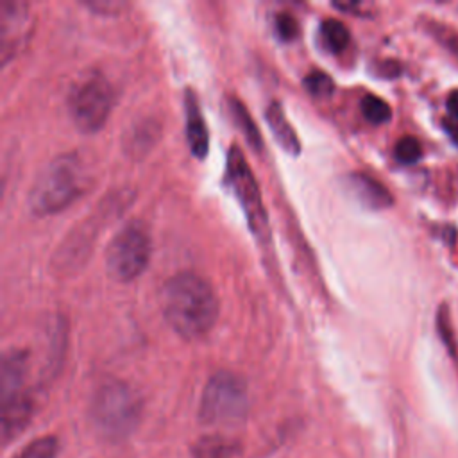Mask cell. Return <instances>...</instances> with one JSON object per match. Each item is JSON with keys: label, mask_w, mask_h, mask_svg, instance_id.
<instances>
[{"label": "cell", "mask_w": 458, "mask_h": 458, "mask_svg": "<svg viewBox=\"0 0 458 458\" xmlns=\"http://www.w3.org/2000/svg\"><path fill=\"white\" fill-rule=\"evenodd\" d=\"M159 301L165 320L182 338L206 335L218 315V301L211 284L193 272L172 276L163 284Z\"/></svg>", "instance_id": "cell-1"}, {"label": "cell", "mask_w": 458, "mask_h": 458, "mask_svg": "<svg viewBox=\"0 0 458 458\" xmlns=\"http://www.w3.org/2000/svg\"><path fill=\"white\" fill-rule=\"evenodd\" d=\"M86 166L75 154L54 157L36 177L29 206L34 215H54L68 208L86 188Z\"/></svg>", "instance_id": "cell-2"}, {"label": "cell", "mask_w": 458, "mask_h": 458, "mask_svg": "<svg viewBox=\"0 0 458 458\" xmlns=\"http://www.w3.org/2000/svg\"><path fill=\"white\" fill-rule=\"evenodd\" d=\"M141 417L140 395L123 381H104L91 399V419L97 429L113 440L129 437Z\"/></svg>", "instance_id": "cell-3"}, {"label": "cell", "mask_w": 458, "mask_h": 458, "mask_svg": "<svg viewBox=\"0 0 458 458\" xmlns=\"http://www.w3.org/2000/svg\"><path fill=\"white\" fill-rule=\"evenodd\" d=\"M247 406V386L242 377L222 370L213 374L206 383L199 417L206 424H233L245 417Z\"/></svg>", "instance_id": "cell-4"}, {"label": "cell", "mask_w": 458, "mask_h": 458, "mask_svg": "<svg viewBox=\"0 0 458 458\" xmlns=\"http://www.w3.org/2000/svg\"><path fill=\"white\" fill-rule=\"evenodd\" d=\"M150 258V236L143 222L125 224L111 238L106 249V268L114 281H131L138 277Z\"/></svg>", "instance_id": "cell-5"}, {"label": "cell", "mask_w": 458, "mask_h": 458, "mask_svg": "<svg viewBox=\"0 0 458 458\" xmlns=\"http://www.w3.org/2000/svg\"><path fill=\"white\" fill-rule=\"evenodd\" d=\"M113 89L98 72L82 75L68 93V111L75 127L82 132L98 131L109 116Z\"/></svg>", "instance_id": "cell-6"}, {"label": "cell", "mask_w": 458, "mask_h": 458, "mask_svg": "<svg viewBox=\"0 0 458 458\" xmlns=\"http://www.w3.org/2000/svg\"><path fill=\"white\" fill-rule=\"evenodd\" d=\"M225 177L229 186L233 188L236 199L240 200L247 222L252 229V233L256 234V238L259 240H268V218H267V211L261 200V193L258 188V182L254 179V174L249 166V163L245 161L243 154L240 152V148L234 145L231 147L229 154H227V170H225Z\"/></svg>", "instance_id": "cell-7"}, {"label": "cell", "mask_w": 458, "mask_h": 458, "mask_svg": "<svg viewBox=\"0 0 458 458\" xmlns=\"http://www.w3.org/2000/svg\"><path fill=\"white\" fill-rule=\"evenodd\" d=\"M29 5L20 0L0 2V55L5 63L29 38Z\"/></svg>", "instance_id": "cell-8"}, {"label": "cell", "mask_w": 458, "mask_h": 458, "mask_svg": "<svg viewBox=\"0 0 458 458\" xmlns=\"http://www.w3.org/2000/svg\"><path fill=\"white\" fill-rule=\"evenodd\" d=\"M184 113H186V140H188L190 150L197 157H204L209 148V132L193 89L184 91Z\"/></svg>", "instance_id": "cell-9"}, {"label": "cell", "mask_w": 458, "mask_h": 458, "mask_svg": "<svg viewBox=\"0 0 458 458\" xmlns=\"http://www.w3.org/2000/svg\"><path fill=\"white\" fill-rule=\"evenodd\" d=\"M27 372V356L18 349H11L4 352L0 365V394L2 401L16 397L21 392L23 379Z\"/></svg>", "instance_id": "cell-10"}, {"label": "cell", "mask_w": 458, "mask_h": 458, "mask_svg": "<svg viewBox=\"0 0 458 458\" xmlns=\"http://www.w3.org/2000/svg\"><path fill=\"white\" fill-rule=\"evenodd\" d=\"M347 186L354 193V197L367 208L383 209L392 204L390 191L379 181H376L367 174H361V172L351 174L347 177Z\"/></svg>", "instance_id": "cell-11"}, {"label": "cell", "mask_w": 458, "mask_h": 458, "mask_svg": "<svg viewBox=\"0 0 458 458\" xmlns=\"http://www.w3.org/2000/svg\"><path fill=\"white\" fill-rule=\"evenodd\" d=\"M32 401L27 394L2 401V437L4 440L18 435L30 420Z\"/></svg>", "instance_id": "cell-12"}, {"label": "cell", "mask_w": 458, "mask_h": 458, "mask_svg": "<svg viewBox=\"0 0 458 458\" xmlns=\"http://www.w3.org/2000/svg\"><path fill=\"white\" fill-rule=\"evenodd\" d=\"M265 118H267V123H268V127L272 129V132H274L277 143H279L286 152L297 156L299 150H301V143H299V138H297L293 127H292L290 122L286 120L281 104H279V102H270V104L267 106Z\"/></svg>", "instance_id": "cell-13"}, {"label": "cell", "mask_w": 458, "mask_h": 458, "mask_svg": "<svg viewBox=\"0 0 458 458\" xmlns=\"http://www.w3.org/2000/svg\"><path fill=\"white\" fill-rule=\"evenodd\" d=\"M193 458H243V449L227 437L209 435L197 442Z\"/></svg>", "instance_id": "cell-14"}, {"label": "cell", "mask_w": 458, "mask_h": 458, "mask_svg": "<svg viewBox=\"0 0 458 458\" xmlns=\"http://www.w3.org/2000/svg\"><path fill=\"white\" fill-rule=\"evenodd\" d=\"M157 136V127L152 120H141L140 123L132 125L127 131V138H125V147L131 154H145L156 141Z\"/></svg>", "instance_id": "cell-15"}, {"label": "cell", "mask_w": 458, "mask_h": 458, "mask_svg": "<svg viewBox=\"0 0 458 458\" xmlns=\"http://www.w3.org/2000/svg\"><path fill=\"white\" fill-rule=\"evenodd\" d=\"M320 38H322V43L327 47V50L338 54L349 45L351 34H349V29L340 20L326 18L320 23Z\"/></svg>", "instance_id": "cell-16"}, {"label": "cell", "mask_w": 458, "mask_h": 458, "mask_svg": "<svg viewBox=\"0 0 458 458\" xmlns=\"http://www.w3.org/2000/svg\"><path fill=\"white\" fill-rule=\"evenodd\" d=\"M231 111H233L234 122H236V125L240 127V131L243 132L247 143H249L254 150H261L263 140H261V134H259V131L256 129V123H254V120L250 118L247 107H245L238 98H233V100H231Z\"/></svg>", "instance_id": "cell-17"}, {"label": "cell", "mask_w": 458, "mask_h": 458, "mask_svg": "<svg viewBox=\"0 0 458 458\" xmlns=\"http://www.w3.org/2000/svg\"><path fill=\"white\" fill-rule=\"evenodd\" d=\"M361 114L365 116V120H369L374 125L385 123L390 120L392 116V109L390 106L377 95H365L361 98Z\"/></svg>", "instance_id": "cell-18"}, {"label": "cell", "mask_w": 458, "mask_h": 458, "mask_svg": "<svg viewBox=\"0 0 458 458\" xmlns=\"http://www.w3.org/2000/svg\"><path fill=\"white\" fill-rule=\"evenodd\" d=\"M57 438L52 435L47 437H39L36 440H32L30 444H27L21 453L18 454V458H55L57 454Z\"/></svg>", "instance_id": "cell-19"}, {"label": "cell", "mask_w": 458, "mask_h": 458, "mask_svg": "<svg viewBox=\"0 0 458 458\" xmlns=\"http://www.w3.org/2000/svg\"><path fill=\"white\" fill-rule=\"evenodd\" d=\"M304 88L308 89L310 95L317 98H327L335 89V82L327 73L320 70H313L304 77Z\"/></svg>", "instance_id": "cell-20"}, {"label": "cell", "mask_w": 458, "mask_h": 458, "mask_svg": "<svg viewBox=\"0 0 458 458\" xmlns=\"http://www.w3.org/2000/svg\"><path fill=\"white\" fill-rule=\"evenodd\" d=\"M394 154H395V159L403 165H411V163H417L422 156V147L419 143L417 138L413 136H403L397 143H395V148H394Z\"/></svg>", "instance_id": "cell-21"}, {"label": "cell", "mask_w": 458, "mask_h": 458, "mask_svg": "<svg viewBox=\"0 0 458 458\" xmlns=\"http://www.w3.org/2000/svg\"><path fill=\"white\" fill-rule=\"evenodd\" d=\"M276 30L284 41H292L299 36V23L290 13H279L276 16Z\"/></svg>", "instance_id": "cell-22"}, {"label": "cell", "mask_w": 458, "mask_h": 458, "mask_svg": "<svg viewBox=\"0 0 458 458\" xmlns=\"http://www.w3.org/2000/svg\"><path fill=\"white\" fill-rule=\"evenodd\" d=\"M333 7L338 11H347L352 14H363V11L369 7L365 2H333Z\"/></svg>", "instance_id": "cell-23"}, {"label": "cell", "mask_w": 458, "mask_h": 458, "mask_svg": "<svg viewBox=\"0 0 458 458\" xmlns=\"http://www.w3.org/2000/svg\"><path fill=\"white\" fill-rule=\"evenodd\" d=\"M447 111L453 120L458 122V89H453L447 97Z\"/></svg>", "instance_id": "cell-24"}, {"label": "cell", "mask_w": 458, "mask_h": 458, "mask_svg": "<svg viewBox=\"0 0 458 458\" xmlns=\"http://www.w3.org/2000/svg\"><path fill=\"white\" fill-rule=\"evenodd\" d=\"M442 127L451 136V140L458 145V122L453 118H445V120H442Z\"/></svg>", "instance_id": "cell-25"}]
</instances>
